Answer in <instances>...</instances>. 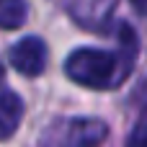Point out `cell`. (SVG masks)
<instances>
[{"instance_id": "obj_1", "label": "cell", "mask_w": 147, "mask_h": 147, "mask_svg": "<svg viewBox=\"0 0 147 147\" xmlns=\"http://www.w3.org/2000/svg\"><path fill=\"white\" fill-rule=\"evenodd\" d=\"M134 57H137L134 28L129 23H119V52H106V49H93V47L75 49L65 62V72L78 85L106 90L127 80V75L134 67Z\"/></svg>"}, {"instance_id": "obj_2", "label": "cell", "mask_w": 147, "mask_h": 147, "mask_svg": "<svg viewBox=\"0 0 147 147\" xmlns=\"http://www.w3.org/2000/svg\"><path fill=\"white\" fill-rule=\"evenodd\" d=\"M109 134V127L98 119H67L54 124L44 134V147H98Z\"/></svg>"}, {"instance_id": "obj_3", "label": "cell", "mask_w": 147, "mask_h": 147, "mask_svg": "<svg viewBox=\"0 0 147 147\" xmlns=\"http://www.w3.org/2000/svg\"><path fill=\"white\" fill-rule=\"evenodd\" d=\"M10 65L21 75H28V78L41 75L44 65H47V47H44V41L39 36H26L18 44H13L10 47Z\"/></svg>"}, {"instance_id": "obj_4", "label": "cell", "mask_w": 147, "mask_h": 147, "mask_svg": "<svg viewBox=\"0 0 147 147\" xmlns=\"http://www.w3.org/2000/svg\"><path fill=\"white\" fill-rule=\"evenodd\" d=\"M67 3V10H70V16L78 21V23H83V26H98L109 13H111V8L116 5V0H65Z\"/></svg>"}, {"instance_id": "obj_5", "label": "cell", "mask_w": 147, "mask_h": 147, "mask_svg": "<svg viewBox=\"0 0 147 147\" xmlns=\"http://www.w3.org/2000/svg\"><path fill=\"white\" fill-rule=\"evenodd\" d=\"M23 116V101L13 90L0 93V140H10L21 124Z\"/></svg>"}, {"instance_id": "obj_6", "label": "cell", "mask_w": 147, "mask_h": 147, "mask_svg": "<svg viewBox=\"0 0 147 147\" xmlns=\"http://www.w3.org/2000/svg\"><path fill=\"white\" fill-rule=\"evenodd\" d=\"M28 5L23 0H0V28H18L26 23Z\"/></svg>"}, {"instance_id": "obj_7", "label": "cell", "mask_w": 147, "mask_h": 147, "mask_svg": "<svg viewBox=\"0 0 147 147\" xmlns=\"http://www.w3.org/2000/svg\"><path fill=\"white\" fill-rule=\"evenodd\" d=\"M127 147H147V103H145V109H142L140 121L134 124V129H132V134H129Z\"/></svg>"}, {"instance_id": "obj_8", "label": "cell", "mask_w": 147, "mask_h": 147, "mask_svg": "<svg viewBox=\"0 0 147 147\" xmlns=\"http://www.w3.org/2000/svg\"><path fill=\"white\" fill-rule=\"evenodd\" d=\"M129 3H132V8H134L137 13L147 16V0H129Z\"/></svg>"}, {"instance_id": "obj_9", "label": "cell", "mask_w": 147, "mask_h": 147, "mask_svg": "<svg viewBox=\"0 0 147 147\" xmlns=\"http://www.w3.org/2000/svg\"><path fill=\"white\" fill-rule=\"evenodd\" d=\"M0 80H3V65H0Z\"/></svg>"}]
</instances>
